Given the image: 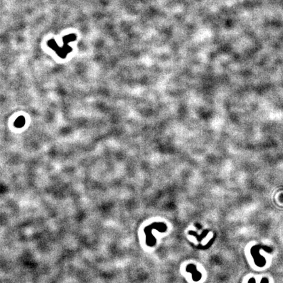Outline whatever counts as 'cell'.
Listing matches in <instances>:
<instances>
[{
  "instance_id": "cell-1",
  "label": "cell",
  "mask_w": 283,
  "mask_h": 283,
  "mask_svg": "<svg viewBox=\"0 0 283 283\" xmlns=\"http://www.w3.org/2000/svg\"><path fill=\"white\" fill-rule=\"evenodd\" d=\"M186 271L188 272L192 273V277L193 280L194 281H199V280L201 279V274L199 271H197L196 266L193 264H190V265H188L186 267Z\"/></svg>"
},
{
  "instance_id": "cell-2",
  "label": "cell",
  "mask_w": 283,
  "mask_h": 283,
  "mask_svg": "<svg viewBox=\"0 0 283 283\" xmlns=\"http://www.w3.org/2000/svg\"><path fill=\"white\" fill-rule=\"evenodd\" d=\"M260 283H269V280H268L267 278L264 277V278H263L262 279H261Z\"/></svg>"
},
{
  "instance_id": "cell-3",
  "label": "cell",
  "mask_w": 283,
  "mask_h": 283,
  "mask_svg": "<svg viewBox=\"0 0 283 283\" xmlns=\"http://www.w3.org/2000/svg\"><path fill=\"white\" fill-rule=\"evenodd\" d=\"M248 283H256L255 279H254V278H253V277L251 278V279L248 280Z\"/></svg>"
}]
</instances>
